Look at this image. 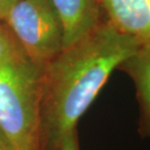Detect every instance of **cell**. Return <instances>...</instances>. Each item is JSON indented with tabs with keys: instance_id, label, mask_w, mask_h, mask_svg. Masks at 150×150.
Returning <instances> with one entry per match:
<instances>
[{
	"instance_id": "6da1fadb",
	"label": "cell",
	"mask_w": 150,
	"mask_h": 150,
	"mask_svg": "<svg viewBox=\"0 0 150 150\" xmlns=\"http://www.w3.org/2000/svg\"><path fill=\"white\" fill-rule=\"evenodd\" d=\"M134 39L118 31L105 18L86 36L42 67V150H59L106 85L126 59L139 50Z\"/></svg>"
},
{
	"instance_id": "7a4b0ae2",
	"label": "cell",
	"mask_w": 150,
	"mask_h": 150,
	"mask_svg": "<svg viewBox=\"0 0 150 150\" xmlns=\"http://www.w3.org/2000/svg\"><path fill=\"white\" fill-rule=\"evenodd\" d=\"M41 71L27 57L0 60V136L15 150H42Z\"/></svg>"
},
{
	"instance_id": "3957f363",
	"label": "cell",
	"mask_w": 150,
	"mask_h": 150,
	"mask_svg": "<svg viewBox=\"0 0 150 150\" xmlns=\"http://www.w3.org/2000/svg\"><path fill=\"white\" fill-rule=\"evenodd\" d=\"M4 22L26 57L40 67L64 47L61 22L50 0H17Z\"/></svg>"
},
{
	"instance_id": "277c9868",
	"label": "cell",
	"mask_w": 150,
	"mask_h": 150,
	"mask_svg": "<svg viewBox=\"0 0 150 150\" xmlns=\"http://www.w3.org/2000/svg\"><path fill=\"white\" fill-rule=\"evenodd\" d=\"M102 16L118 31L150 48V0H98Z\"/></svg>"
},
{
	"instance_id": "5b68a950",
	"label": "cell",
	"mask_w": 150,
	"mask_h": 150,
	"mask_svg": "<svg viewBox=\"0 0 150 150\" xmlns=\"http://www.w3.org/2000/svg\"><path fill=\"white\" fill-rule=\"evenodd\" d=\"M50 1L61 22L64 47L70 46L86 36L103 18L98 0Z\"/></svg>"
},
{
	"instance_id": "8992f818",
	"label": "cell",
	"mask_w": 150,
	"mask_h": 150,
	"mask_svg": "<svg viewBox=\"0 0 150 150\" xmlns=\"http://www.w3.org/2000/svg\"><path fill=\"white\" fill-rule=\"evenodd\" d=\"M134 82L139 105L138 131L144 138H150V48L139 49L118 67Z\"/></svg>"
},
{
	"instance_id": "52a82bcc",
	"label": "cell",
	"mask_w": 150,
	"mask_h": 150,
	"mask_svg": "<svg viewBox=\"0 0 150 150\" xmlns=\"http://www.w3.org/2000/svg\"><path fill=\"white\" fill-rule=\"evenodd\" d=\"M26 57L19 43L5 25H0V60Z\"/></svg>"
},
{
	"instance_id": "ba28073f",
	"label": "cell",
	"mask_w": 150,
	"mask_h": 150,
	"mask_svg": "<svg viewBox=\"0 0 150 150\" xmlns=\"http://www.w3.org/2000/svg\"><path fill=\"white\" fill-rule=\"evenodd\" d=\"M59 150H79L78 138H77L76 130L64 138L61 146H60Z\"/></svg>"
},
{
	"instance_id": "9c48e42d",
	"label": "cell",
	"mask_w": 150,
	"mask_h": 150,
	"mask_svg": "<svg viewBox=\"0 0 150 150\" xmlns=\"http://www.w3.org/2000/svg\"><path fill=\"white\" fill-rule=\"evenodd\" d=\"M17 0H0V21H4L8 11Z\"/></svg>"
},
{
	"instance_id": "30bf717a",
	"label": "cell",
	"mask_w": 150,
	"mask_h": 150,
	"mask_svg": "<svg viewBox=\"0 0 150 150\" xmlns=\"http://www.w3.org/2000/svg\"><path fill=\"white\" fill-rule=\"evenodd\" d=\"M0 150H15L10 145L9 142H7L4 137L0 136Z\"/></svg>"
}]
</instances>
